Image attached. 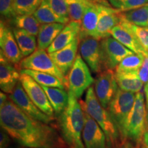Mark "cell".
<instances>
[{"label":"cell","mask_w":148,"mask_h":148,"mask_svg":"<svg viewBox=\"0 0 148 148\" xmlns=\"http://www.w3.org/2000/svg\"><path fill=\"white\" fill-rule=\"evenodd\" d=\"M0 124L12 139L27 148H64V140L47 123L25 114L10 99L0 107Z\"/></svg>","instance_id":"obj_1"},{"label":"cell","mask_w":148,"mask_h":148,"mask_svg":"<svg viewBox=\"0 0 148 148\" xmlns=\"http://www.w3.org/2000/svg\"><path fill=\"white\" fill-rule=\"evenodd\" d=\"M69 92L67 107L58 116L59 127L64 142L71 148H84L82 132L85 123V114L81 103L72 92Z\"/></svg>","instance_id":"obj_2"},{"label":"cell","mask_w":148,"mask_h":148,"mask_svg":"<svg viewBox=\"0 0 148 148\" xmlns=\"http://www.w3.org/2000/svg\"><path fill=\"white\" fill-rule=\"evenodd\" d=\"M80 103L105 133L109 147H117L123 141L119 130L108 110L103 108L99 103L92 86H90L86 91L85 102L80 101Z\"/></svg>","instance_id":"obj_3"},{"label":"cell","mask_w":148,"mask_h":148,"mask_svg":"<svg viewBox=\"0 0 148 148\" xmlns=\"http://www.w3.org/2000/svg\"><path fill=\"white\" fill-rule=\"evenodd\" d=\"M136 95L134 92L124 91L119 88L108 107V111L115 123L122 140L125 138V126L127 117L134 106Z\"/></svg>","instance_id":"obj_4"},{"label":"cell","mask_w":148,"mask_h":148,"mask_svg":"<svg viewBox=\"0 0 148 148\" xmlns=\"http://www.w3.org/2000/svg\"><path fill=\"white\" fill-rule=\"evenodd\" d=\"M146 109L144 95L142 92L136 94L134 106L127 117L125 126V138L137 145H141L145 130Z\"/></svg>","instance_id":"obj_5"},{"label":"cell","mask_w":148,"mask_h":148,"mask_svg":"<svg viewBox=\"0 0 148 148\" xmlns=\"http://www.w3.org/2000/svg\"><path fill=\"white\" fill-rule=\"evenodd\" d=\"M21 69H30L45 72L57 77L69 88L68 79L56 65L49 53L45 49H36L34 53L23 58L19 63Z\"/></svg>","instance_id":"obj_6"},{"label":"cell","mask_w":148,"mask_h":148,"mask_svg":"<svg viewBox=\"0 0 148 148\" xmlns=\"http://www.w3.org/2000/svg\"><path fill=\"white\" fill-rule=\"evenodd\" d=\"M93 82L94 79L90 74L89 67L80 54H78L68 75V90L79 99Z\"/></svg>","instance_id":"obj_7"},{"label":"cell","mask_w":148,"mask_h":148,"mask_svg":"<svg viewBox=\"0 0 148 148\" xmlns=\"http://www.w3.org/2000/svg\"><path fill=\"white\" fill-rule=\"evenodd\" d=\"M99 43L101 65L104 70L116 69L125 57L134 53L113 37L103 38Z\"/></svg>","instance_id":"obj_8"},{"label":"cell","mask_w":148,"mask_h":148,"mask_svg":"<svg viewBox=\"0 0 148 148\" xmlns=\"http://www.w3.org/2000/svg\"><path fill=\"white\" fill-rule=\"evenodd\" d=\"M9 99L25 114L33 119L38 120L47 124H49L53 121V117L42 112L31 100L20 81L17 83L12 93L9 94Z\"/></svg>","instance_id":"obj_9"},{"label":"cell","mask_w":148,"mask_h":148,"mask_svg":"<svg viewBox=\"0 0 148 148\" xmlns=\"http://www.w3.org/2000/svg\"><path fill=\"white\" fill-rule=\"evenodd\" d=\"M115 73L111 69L99 73L95 81V92L99 103L107 109L118 90Z\"/></svg>","instance_id":"obj_10"},{"label":"cell","mask_w":148,"mask_h":148,"mask_svg":"<svg viewBox=\"0 0 148 148\" xmlns=\"http://www.w3.org/2000/svg\"><path fill=\"white\" fill-rule=\"evenodd\" d=\"M20 82L34 104L44 113L53 117L54 110L41 85L36 82L32 77L22 73Z\"/></svg>","instance_id":"obj_11"},{"label":"cell","mask_w":148,"mask_h":148,"mask_svg":"<svg viewBox=\"0 0 148 148\" xmlns=\"http://www.w3.org/2000/svg\"><path fill=\"white\" fill-rule=\"evenodd\" d=\"M100 40L88 36L79 40V53L90 70L95 73L102 71L100 54Z\"/></svg>","instance_id":"obj_12"},{"label":"cell","mask_w":148,"mask_h":148,"mask_svg":"<svg viewBox=\"0 0 148 148\" xmlns=\"http://www.w3.org/2000/svg\"><path fill=\"white\" fill-rule=\"evenodd\" d=\"M82 107L85 114V123L82 132L85 148H108L105 133L97 122L87 113L82 105Z\"/></svg>","instance_id":"obj_13"},{"label":"cell","mask_w":148,"mask_h":148,"mask_svg":"<svg viewBox=\"0 0 148 148\" xmlns=\"http://www.w3.org/2000/svg\"><path fill=\"white\" fill-rule=\"evenodd\" d=\"M0 46L1 53L10 63L17 64L23 59L13 31L11 30L3 21H1L0 27Z\"/></svg>","instance_id":"obj_14"},{"label":"cell","mask_w":148,"mask_h":148,"mask_svg":"<svg viewBox=\"0 0 148 148\" xmlns=\"http://www.w3.org/2000/svg\"><path fill=\"white\" fill-rule=\"evenodd\" d=\"M123 12L112 7L102 6L99 16L95 38L99 40L110 36V31L119 25L123 18Z\"/></svg>","instance_id":"obj_15"},{"label":"cell","mask_w":148,"mask_h":148,"mask_svg":"<svg viewBox=\"0 0 148 148\" xmlns=\"http://www.w3.org/2000/svg\"><path fill=\"white\" fill-rule=\"evenodd\" d=\"M79 43V39L77 37L65 47L49 53L56 65L65 77L69 75L76 59Z\"/></svg>","instance_id":"obj_16"},{"label":"cell","mask_w":148,"mask_h":148,"mask_svg":"<svg viewBox=\"0 0 148 148\" xmlns=\"http://www.w3.org/2000/svg\"><path fill=\"white\" fill-rule=\"evenodd\" d=\"M0 60V87L5 93L11 94L20 81L21 73H18L1 53Z\"/></svg>","instance_id":"obj_17"},{"label":"cell","mask_w":148,"mask_h":148,"mask_svg":"<svg viewBox=\"0 0 148 148\" xmlns=\"http://www.w3.org/2000/svg\"><path fill=\"white\" fill-rule=\"evenodd\" d=\"M110 36L134 53L144 56L148 55V51L140 45L132 32L121 23L111 29Z\"/></svg>","instance_id":"obj_18"},{"label":"cell","mask_w":148,"mask_h":148,"mask_svg":"<svg viewBox=\"0 0 148 148\" xmlns=\"http://www.w3.org/2000/svg\"><path fill=\"white\" fill-rule=\"evenodd\" d=\"M102 6L103 5L91 3L86 8L80 23V31L78 36L79 40L88 36L95 37Z\"/></svg>","instance_id":"obj_19"},{"label":"cell","mask_w":148,"mask_h":148,"mask_svg":"<svg viewBox=\"0 0 148 148\" xmlns=\"http://www.w3.org/2000/svg\"><path fill=\"white\" fill-rule=\"evenodd\" d=\"M80 31V23L77 22H69L59 33L54 41L47 49L49 53L54 52L65 47L79 36Z\"/></svg>","instance_id":"obj_20"},{"label":"cell","mask_w":148,"mask_h":148,"mask_svg":"<svg viewBox=\"0 0 148 148\" xmlns=\"http://www.w3.org/2000/svg\"><path fill=\"white\" fill-rule=\"evenodd\" d=\"M64 27V24L62 23L41 24L37 35L38 49H48Z\"/></svg>","instance_id":"obj_21"},{"label":"cell","mask_w":148,"mask_h":148,"mask_svg":"<svg viewBox=\"0 0 148 148\" xmlns=\"http://www.w3.org/2000/svg\"><path fill=\"white\" fill-rule=\"evenodd\" d=\"M41 86L45 90L56 114L58 116L67 107L69 102V92L60 88Z\"/></svg>","instance_id":"obj_22"},{"label":"cell","mask_w":148,"mask_h":148,"mask_svg":"<svg viewBox=\"0 0 148 148\" xmlns=\"http://www.w3.org/2000/svg\"><path fill=\"white\" fill-rule=\"evenodd\" d=\"M115 78L120 89L134 93L140 92L144 84L138 76V72L115 73Z\"/></svg>","instance_id":"obj_23"},{"label":"cell","mask_w":148,"mask_h":148,"mask_svg":"<svg viewBox=\"0 0 148 148\" xmlns=\"http://www.w3.org/2000/svg\"><path fill=\"white\" fill-rule=\"evenodd\" d=\"M12 31L23 57L28 56L36 50L37 42L35 36L17 27H14Z\"/></svg>","instance_id":"obj_24"},{"label":"cell","mask_w":148,"mask_h":148,"mask_svg":"<svg viewBox=\"0 0 148 148\" xmlns=\"http://www.w3.org/2000/svg\"><path fill=\"white\" fill-rule=\"evenodd\" d=\"M40 24L62 23L66 25L69 23V18H64L56 14L46 0H43L34 14H33Z\"/></svg>","instance_id":"obj_25"},{"label":"cell","mask_w":148,"mask_h":148,"mask_svg":"<svg viewBox=\"0 0 148 148\" xmlns=\"http://www.w3.org/2000/svg\"><path fill=\"white\" fill-rule=\"evenodd\" d=\"M20 73L29 75L41 86H48V87H56L62 88V89L66 88L60 79L51 74L30 69H21Z\"/></svg>","instance_id":"obj_26"},{"label":"cell","mask_w":148,"mask_h":148,"mask_svg":"<svg viewBox=\"0 0 148 148\" xmlns=\"http://www.w3.org/2000/svg\"><path fill=\"white\" fill-rule=\"evenodd\" d=\"M15 27L26 31L33 36H37L39 32L40 23L33 15H17L12 19Z\"/></svg>","instance_id":"obj_27"},{"label":"cell","mask_w":148,"mask_h":148,"mask_svg":"<svg viewBox=\"0 0 148 148\" xmlns=\"http://www.w3.org/2000/svg\"><path fill=\"white\" fill-rule=\"evenodd\" d=\"M144 56L132 53L123 59L116 67L115 73L138 72L144 61Z\"/></svg>","instance_id":"obj_28"},{"label":"cell","mask_w":148,"mask_h":148,"mask_svg":"<svg viewBox=\"0 0 148 148\" xmlns=\"http://www.w3.org/2000/svg\"><path fill=\"white\" fill-rule=\"evenodd\" d=\"M70 22L81 23L86 9L90 3L88 0H66Z\"/></svg>","instance_id":"obj_29"},{"label":"cell","mask_w":148,"mask_h":148,"mask_svg":"<svg viewBox=\"0 0 148 148\" xmlns=\"http://www.w3.org/2000/svg\"><path fill=\"white\" fill-rule=\"evenodd\" d=\"M123 18L138 26L148 27V5L127 11L123 13Z\"/></svg>","instance_id":"obj_30"},{"label":"cell","mask_w":148,"mask_h":148,"mask_svg":"<svg viewBox=\"0 0 148 148\" xmlns=\"http://www.w3.org/2000/svg\"><path fill=\"white\" fill-rule=\"evenodd\" d=\"M43 0H14V12L17 15L34 14Z\"/></svg>","instance_id":"obj_31"},{"label":"cell","mask_w":148,"mask_h":148,"mask_svg":"<svg viewBox=\"0 0 148 148\" xmlns=\"http://www.w3.org/2000/svg\"><path fill=\"white\" fill-rule=\"evenodd\" d=\"M121 23L132 32L140 45L143 46L146 51H148V27L138 26L130 23L123 18V14Z\"/></svg>","instance_id":"obj_32"},{"label":"cell","mask_w":148,"mask_h":148,"mask_svg":"<svg viewBox=\"0 0 148 148\" xmlns=\"http://www.w3.org/2000/svg\"><path fill=\"white\" fill-rule=\"evenodd\" d=\"M112 8L123 11L134 10L148 3V0H107Z\"/></svg>","instance_id":"obj_33"},{"label":"cell","mask_w":148,"mask_h":148,"mask_svg":"<svg viewBox=\"0 0 148 148\" xmlns=\"http://www.w3.org/2000/svg\"><path fill=\"white\" fill-rule=\"evenodd\" d=\"M56 14L64 18H69L66 0H46Z\"/></svg>","instance_id":"obj_34"},{"label":"cell","mask_w":148,"mask_h":148,"mask_svg":"<svg viewBox=\"0 0 148 148\" xmlns=\"http://www.w3.org/2000/svg\"><path fill=\"white\" fill-rule=\"evenodd\" d=\"M14 0H0V12L2 17L6 19H12L16 14L14 12Z\"/></svg>","instance_id":"obj_35"},{"label":"cell","mask_w":148,"mask_h":148,"mask_svg":"<svg viewBox=\"0 0 148 148\" xmlns=\"http://www.w3.org/2000/svg\"><path fill=\"white\" fill-rule=\"evenodd\" d=\"M138 76L145 84L148 82V55L144 57L143 63L138 71Z\"/></svg>","instance_id":"obj_36"},{"label":"cell","mask_w":148,"mask_h":148,"mask_svg":"<svg viewBox=\"0 0 148 148\" xmlns=\"http://www.w3.org/2000/svg\"><path fill=\"white\" fill-rule=\"evenodd\" d=\"M10 140L9 134L1 129L0 133V148H6L10 143Z\"/></svg>","instance_id":"obj_37"},{"label":"cell","mask_w":148,"mask_h":148,"mask_svg":"<svg viewBox=\"0 0 148 148\" xmlns=\"http://www.w3.org/2000/svg\"><path fill=\"white\" fill-rule=\"evenodd\" d=\"M116 148H140V145H137L132 140L125 139L122 141Z\"/></svg>","instance_id":"obj_38"},{"label":"cell","mask_w":148,"mask_h":148,"mask_svg":"<svg viewBox=\"0 0 148 148\" xmlns=\"http://www.w3.org/2000/svg\"><path fill=\"white\" fill-rule=\"evenodd\" d=\"M88 1H90V3H94V4L101 5L106 7H111L110 4L107 0H88Z\"/></svg>","instance_id":"obj_39"},{"label":"cell","mask_w":148,"mask_h":148,"mask_svg":"<svg viewBox=\"0 0 148 148\" xmlns=\"http://www.w3.org/2000/svg\"><path fill=\"white\" fill-rule=\"evenodd\" d=\"M140 148H148V131L145 130L142 138Z\"/></svg>","instance_id":"obj_40"},{"label":"cell","mask_w":148,"mask_h":148,"mask_svg":"<svg viewBox=\"0 0 148 148\" xmlns=\"http://www.w3.org/2000/svg\"><path fill=\"white\" fill-rule=\"evenodd\" d=\"M8 99V98L5 93H3V92H0V107L2 106Z\"/></svg>","instance_id":"obj_41"},{"label":"cell","mask_w":148,"mask_h":148,"mask_svg":"<svg viewBox=\"0 0 148 148\" xmlns=\"http://www.w3.org/2000/svg\"><path fill=\"white\" fill-rule=\"evenodd\" d=\"M144 92H145V97H146V104H147V107L148 108V82L146 83L145 85V87H144Z\"/></svg>","instance_id":"obj_42"},{"label":"cell","mask_w":148,"mask_h":148,"mask_svg":"<svg viewBox=\"0 0 148 148\" xmlns=\"http://www.w3.org/2000/svg\"><path fill=\"white\" fill-rule=\"evenodd\" d=\"M145 130L148 131V110L146 112V119H145Z\"/></svg>","instance_id":"obj_43"},{"label":"cell","mask_w":148,"mask_h":148,"mask_svg":"<svg viewBox=\"0 0 148 148\" xmlns=\"http://www.w3.org/2000/svg\"><path fill=\"white\" fill-rule=\"evenodd\" d=\"M148 5V3H147V4H146V5Z\"/></svg>","instance_id":"obj_44"}]
</instances>
